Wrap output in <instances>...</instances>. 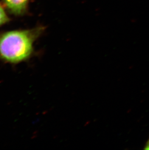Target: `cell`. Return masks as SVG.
Wrapping results in <instances>:
<instances>
[{
	"label": "cell",
	"instance_id": "obj_1",
	"mask_svg": "<svg viewBox=\"0 0 149 150\" xmlns=\"http://www.w3.org/2000/svg\"><path fill=\"white\" fill-rule=\"evenodd\" d=\"M46 28L39 25L31 29L0 32V61L14 65L29 61L35 54L34 43Z\"/></svg>",
	"mask_w": 149,
	"mask_h": 150
},
{
	"label": "cell",
	"instance_id": "obj_2",
	"mask_svg": "<svg viewBox=\"0 0 149 150\" xmlns=\"http://www.w3.org/2000/svg\"><path fill=\"white\" fill-rule=\"evenodd\" d=\"M31 0H2V3L8 13L21 17L28 13Z\"/></svg>",
	"mask_w": 149,
	"mask_h": 150
},
{
	"label": "cell",
	"instance_id": "obj_3",
	"mask_svg": "<svg viewBox=\"0 0 149 150\" xmlns=\"http://www.w3.org/2000/svg\"><path fill=\"white\" fill-rule=\"evenodd\" d=\"M10 21V18L6 13V8L3 3H0V26L7 24Z\"/></svg>",
	"mask_w": 149,
	"mask_h": 150
},
{
	"label": "cell",
	"instance_id": "obj_4",
	"mask_svg": "<svg viewBox=\"0 0 149 150\" xmlns=\"http://www.w3.org/2000/svg\"><path fill=\"white\" fill-rule=\"evenodd\" d=\"M144 149H145V150H149V139H148V141L147 142V143L145 144Z\"/></svg>",
	"mask_w": 149,
	"mask_h": 150
}]
</instances>
